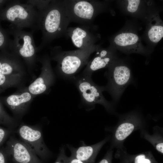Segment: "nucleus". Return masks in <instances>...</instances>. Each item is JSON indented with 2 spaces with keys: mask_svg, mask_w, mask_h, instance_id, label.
I'll return each instance as SVG.
<instances>
[{
  "mask_svg": "<svg viewBox=\"0 0 163 163\" xmlns=\"http://www.w3.org/2000/svg\"><path fill=\"white\" fill-rule=\"evenodd\" d=\"M107 139H105L97 144L86 145H83L77 148L69 147L71 155L84 163H94L96 156Z\"/></svg>",
  "mask_w": 163,
  "mask_h": 163,
  "instance_id": "f3484780",
  "label": "nucleus"
},
{
  "mask_svg": "<svg viewBox=\"0 0 163 163\" xmlns=\"http://www.w3.org/2000/svg\"><path fill=\"white\" fill-rule=\"evenodd\" d=\"M99 163H109L108 159L106 157L102 159Z\"/></svg>",
  "mask_w": 163,
  "mask_h": 163,
  "instance_id": "7c9ffc66",
  "label": "nucleus"
},
{
  "mask_svg": "<svg viewBox=\"0 0 163 163\" xmlns=\"http://www.w3.org/2000/svg\"><path fill=\"white\" fill-rule=\"evenodd\" d=\"M8 146V152L14 163H43L24 142L12 138Z\"/></svg>",
  "mask_w": 163,
  "mask_h": 163,
  "instance_id": "4468645a",
  "label": "nucleus"
},
{
  "mask_svg": "<svg viewBox=\"0 0 163 163\" xmlns=\"http://www.w3.org/2000/svg\"><path fill=\"white\" fill-rule=\"evenodd\" d=\"M40 13L39 30L42 33V41L37 47L38 52L54 40L66 37L70 23L63 0H51Z\"/></svg>",
  "mask_w": 163,
  "mask_h": 163,
  "instance_id": "f257e3e1",
  "label": "nucleus"
},
{
  "mask_svg": "<svg viewBox=\"0 0 163 163\" xmlns=\"http://www.w3.org/2000/svg\"><path fill=\"white\" fill-rule=\"evenodd\" d=\"M9 133L8 131L0 127V145L3 142Z\"/></svg>",
  "mask_w": 163,
  "mask_h": 163,
  "instance_id": "a878e982",
  "label": "nucleus"
},
{
  "mask_svg": "<svg viewBox=\"0 0 163 163\" xmlns=\"http://www.w3.org/2000/svg\"><path fill=\"white\" fill-rule=\"evenodd\" d=\"M66 163H84L81 161L71 155L69 157H67Z\"/></svg>",
  "mask_w": 163,
  "mask_h": 163,
  "instance_id": "cd10ccee",
  "label": "nucleus"
},
{
  "mask_svg": "<svg viewBox=\"0 0 163 163\" xmlns=\"http://www.w3.org/2000/svg\"><path fill=\"white\" fill-rule=\"evenodd\" d=\"M0 123L12 127L15 125V119L8 115L4 110L0 102Z\"/></svg>",
  "mask_w": 163,
  "mask_h": 163,
  "instance_id": "4be33fe9",
  "label": "nucleus"
},
{
  "mask_svg": "<svg viewBox=\"0 0 163 163\" xmlns=\"http://www.w3.org/2000/svg\"><path fill=\"white\" fill-rule=\"evenodd\" d=\"M63 3L70 23L92 26L93 21L99 14L106 11L107 1L97 0H64Z\"/></svg>",
  "mask_w": 163,
  "mask_h": 163,
  "instance_id": "20e7f679",
  "label": "nucleus"
},
{
  "mask_svg": "<svg viewBox=\"0 0 163 163\" xmlns=\"http://www.w3.org/2000/svg\"><path fill=\"white\" fill-rule=\"evenodd\" d=\"M67 157L64 147H61L60 149L59 155L55 163H66Z\"/></svg>",
  "mask_w": 163,
  "mask_h": 163,
  "instance_id": "b1692460",
  "label": "nucleus"
},
{
  "mask_svg": "<svg viewBox=\"0 0 163 163\" xmlns=\"http://www.w3.org/2000/svg\"><path fill=\"white\" fill-rule=\"evenodd\" d=\"M51 0H26V3L30 4L35 7L39 12L44 10L48 6Z\"/></svg>",
  "mask_w": 163,
  "mask_h": 163,
  "instance_id": "5701e85b",
  "label": "nucleus"
},
{
  "mask_svg": "<svg viewBox=\"0 0 163 163\" xmlns=\"http://www.w3.org/2000/svg\"><path fill=\"white\" fill-rule=\"evenodd\" d=\"M18 133L23 142L41 159L45 160L50 156V152L44 141L42 133L39 129L22 124Z\"/></svg>",
  "mask_w": 163,
  "mask_h": 163,
  "instance_id": "9d476101",
  "label": "nucleus"
},
{
  "mask_svg": "<svg viewBox=\"0 0 163 163\" xmlns=\"http://www.w3.org/2000/svg\"><path fill=\"white\" fill-rule=\"evenodd\" d=\"M135 163H151L150 160L146 158L144 154L138 155L135 159Z\"/></svg>",
  "mask_w": 163,
  "mask_h": 163,
  "instance_id": "393cba45",
  "label": "nucleus"
},
{
  "mask_svg": "<svg viewBox=\"0 0 163 163\" xmlns=\"http://www.w3.org/2000/svg\"><path fill=\"white\" fill-rule=\"evenodd\" d=\"M25 80V76L21 75H5L0 74V92L9 88H18L23 86Z\"/></svg>",
  "mask_w": 163,
  "mask_h": 163,
  "instance_id": "aec40b11",
  "label": "nucleus"
},
{
  "mask_svg": "<svg viewBox=\"0 0 163 163\" xmlns=\"http://www.w3.org/2000/svg\"><path fill=\"white\" fill-rule=\"evenodd\" d=\"M9 32L3 29L0 24V51L10 50L12 41L9 37Z\"/></svg>",
  "mask_w": 163,
  "mask_h": 163,
  "instance_id": "412c9836",
  "label": "nucleus"
},
{
  "mask_svg": "<svg viewBox=\"0 0 163 163\" xmlns=\"http://www.w3.org/2000/svg\"><path fill=\"white\" fill-rule=\"evenodd\" d=\"M8 0H0V11L3 8L4 6L8 2Z\"/></svg>",
  "mask_w": 163,
  "mask_h": 163,
  "instance_id": "c756f323",
  "label": "nucleus"
},
{
  "mask_svg": "<svg viewBox=\"0 0 163 163\" xmlns=\"http://www.w3.org/2000/svg\"><path fill=\"white\" fill-rule=\"evenodd\" d=\"M40 16V12L35 7L19 0H8L0 11V21H7L11 23V27L20 30H39Z\"/></svg>",
  "mask_w": 163,
  "mask_h": 163,
  "instance_id": "7ed1b4c3",
  "label": "nucleus"
},
{
  "mask_svg": "<svg viewBox=\"0 0 163 163\" xmlns=\"http://www.w3.org/2000/svg\"><path fill=\"white\" fill-rule=\"evenodd\" d=\"M110 46L126 53H137L145 56L150 51L145 47L135 31L130 29L123 30L109 39Z\"/></svg>",
  "mask_w": 163,
  "mask_h": 163,
  "instance_id": "6e6552de",
  "label": "nucleus"
},
{
  "mask_svg": "<svg viewBox=\"0 0 163 163\" xmlns=\"http://www.w3.org/2000/svg\"><path fill=\"white\" fill-rule=\"evenodd\" d=\"M145 18L147 20L146 38L150 44L156 45L163 37L162 21L157 11L150 12L149 9Z\"/></svg>",
  "mask_w": 163,
  "mask_h": 163,
  "instance_id": "dca6fc26",
  "label": "nucleus"
},
{
  "mask_svg": "<svg viewBox=\"0 0 163 163\" xmlns=\"http://www.w3.org/2000/svg\"><path fill=\"white\" fill-rule=\"evenodd\" d=\"M95 52V55L88 61L82 74L91 76L94 72L100 69L107 68L118 59L115 50L110 46L106 48L100 46Z\"/></svg>",
  "mask_w": 163,
  "mask_h": 163,
  "instance_id": "ddd939ff",
  "label": "nucleus"
},
{
  "mask_svg": "<svg viewBox=\"0 0 163 163\" xmlns=\"http://www.w3.org/2000/svg\"><path fill=\"white\" fill-rule=\"evenodd\" d=\"M91 77L81 74L70 80L78 90L82 104L90 110L93 108L96 104H99L108 111L111 112L113 109L112 103L107 101L103 94V92L106 91L105 86L96 84Z\"/></svg>",
  "mask_w": 163,
  "mask_h": 163,
  "instance_id": "39448f33",
  "label": "nucleus"
},
{
  "mask_svg": "<svg viewBox=\"0 0 163 163\" xmlns=\"http://www.w3.org/2000/svg\"><path fill=\"white\" fill-rule=\"evenodd\" d=\"M92 26L82 25L68 27L66 37H70L74 44L79 49H82L94 44L99 38V35L94 30Z\"/></svg>",
  "mask_w": 163,
  "mask_h": 163,
  "instance_id": "f8f14e48",
  "label": "nucleus"
},
{
  "mask_svg": "<svg viewBox=\"0 0 163 163\" xmlns=\"http://www.w3.org/2000/svg\"><path fill=\"white\" fill-rule=\"evenodd\" d=\"M35 97L29 91L27 87L23 86L5 98L4 101L15 117L21 118L27 112Z\"/></svg>",
  "mask_w": 163,
  "mask_h": 163,
  "instance_id": "9b49d317",
  "label": "nucleus"
},
{
  "mask_svg": "<svg viewBox=\"0 0 163 163\" xmlns=\"http://www.w3.org/2000/svg\"><path fill=\"white\" fill-rule=\"evenodd\" d=\"M8 31L13 37L10 50L23 60L28 71L32 72L37 61V53L38 52L33 36L34 31L27 32L12 27Z\"/></svg>",
  "mask_w": 163,
  "mask_h": 163,
  "instance_id": "423d86ee",
  "label": "nucleus"
},
{
  "mask_svg": "<svg viewBox=\"0 0 163 163\" xmlns=\"http://www.w3.org/2000/svg\"><path fill=\"white\" fill-rule=\"evenodd\" d=\"M100 46L94 44L82 49L64 51L59 46L50 48V57L57 62L56 72L60 77L70 80L89 61L90 55Z\"/></svg>",
  "mask_w": 163,
  "mask_h": 163,
  "instance_id": "f03ea898",
  "label": "nucleus"
},
{
  "mask_svg": "<svg viewBox=\"0 0 163 163\" xmlns=\"http://www.w3.org/2000/svg\"><path fill=\"white\" fill-rule=\"evenodd\" d=\"M50 56L45 54L38 56L37 61L41 65V73L34 81L27 87L29 91L35 97L48 94L55 81V75L52 69Z\"/></svg>",
  "mask_w": 163,
  "mask_h": 163,
  "instance_id": "1a4fd4ad",
  "label": "nucleus"
},
{
  "mask_svg": "<svg viewBox=\"0 0 163 163\" xmlns=\"http://www.w3.org/2000/svg\"><path fill=\"white\" fill-rule=\"evenodd\" d=\"M120 4L123 11L126 13L132 16H140L147 14L150 4L145 3L143 1L140 0H127L121 1Z\"/></svg>",
  "mask_w": 163,
  "mask_h": 163,
  "instance_id": "a211bd4d",
  "label": "nucleus"
},
{
  "mask_svg": "<svg viewBox=\"0 0 163 163\" xmlns=\"http://www.w3.org/2000/svg\"><path fill=\"white\" fill-rule=\"evenodd\" d=\"M156 150L161 153H163V143L162 142H159L157 143L155 145Z\"/></svg>",
  "mask_w": 163,
  "mask_h": 163,
  "instance_id": "c85d7f7f",
  "label": "nucleus"
},
{
  "mask_svg": "<svg viewBox=\"0 0 163 163\" xmlns=\"http://www.w3.org/2000/svg\"><path fill=\"white\" fill-rule=\"evenodd\" d=\"M21 59L10 50L0 51V74L25 76V67Z\"/></svg>",
  "mask_w": 163,
  "mask_h": 163,
  "instance_id": "2eb2a0df",
  "label": "nucleus"
},
{
  "mask_svg": "<svg viewBox=\"0 0 163 163\" xmlns=\"http://www.w3.org/2000/svg\"><path fill=\"white\" fill-rule=\"evenodd\" d=\"M9 156L8 152L5 153L0 151V163H8V159Z\"/></svg>",
  "mask_w": 163,
  "mask_h": 163,
  "instance_id": "bb28decb",
  "label": "nucleus"
},
{
  "mask_svg": "<svg viewBox=\"0 0 163 163\" xmlns=\"http://www.w3.org/2000/svg\"><path fill=\"white\" fill-rule=\"evenodd\" d=\"M107 68L104 74L108 80L105 86L106 91L109 93L115 101H117L132 81L131 71L127 64L118 59Z\"/></svg>",
  "mask_w": 163,
  "mask_h": 163,
  "instance_id": "0eeeda50",
  "label": "nucleus"
},
{
  "mask_svg": "<svg viewBox=\"0 0 163 163\" xmlns=\"http://www.w3.org/2000/svg\"><path fill=\"white\" fill-rule=\"evenodd\" d=\"M137 118L135 115H128L125 120L117 127L115 133V137L117 141H123L134 130L136 125L134 121Z\"/></svg>",
  "mask_w": 163,
  "mask_h": 163,
  "instance_id": "6ab92c4d",
  "label": "nucleus"
}]
</instances>
